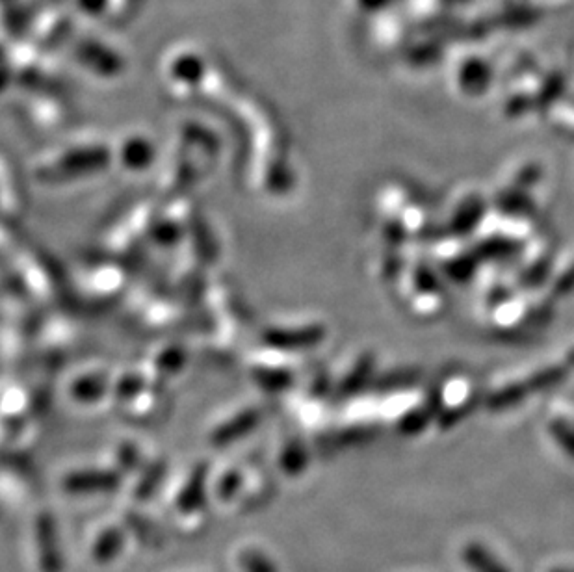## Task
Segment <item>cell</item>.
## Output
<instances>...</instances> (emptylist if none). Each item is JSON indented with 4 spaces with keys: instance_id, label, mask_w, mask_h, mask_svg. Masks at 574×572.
<instances>
[{
    "instance_id": "obj_1",
    "label": "cell",
    "mask_w": 574,
    "mask_h": 572,
    "mask_svg": "<svg viewBox=\"0 0 574 572\" xmlns=\"http://www.w3.org/2000/svg\"><path fill=\"white\" fill-rule=\"evenodd\" d=\"M439 409H441V396H439V394L428 396L426 402L420 403V407H417V409H411V411L400 420V424H398L400 433H404V435H417V433H420L422 429L430 424L431 420L435 418V415L439 413Z\"/></svg>"
},
{
    "instance_id": "obj_2",
    "label": "cell",
    "mask_w": 574,
    "mask_h": 572,
    "mask_svg": "<svg viewBox=\"0 0 574 572\" xmlns=\"http://www.w3.org/2000/svg\"><path fill=\"white\" fill-rule=\"evenodd\" d=\"M485 212V203L480 195H470L459 207L452 218V231L459 236H467L476 229V225L482 221Z\"/></svg>"
},
{
    "instance_id": "obj_3",
    "label": "cell",
    "mask_w": 574,
    "mask_h": 572,
    "mask_svg": "<svg viewBox=\"0 0 574 572\" xmlns=\"http://www.w3.org/2000/svg\"><path fill=\"white\" fill-rule=\"evenodd\" d=\"M463 561L470 572H509L508 567L482 543H469L465 546Z\"/></svg>"
},
{
    "instance_id": "obj_4",
    "label": "cell",
    "mask_w": 574,
    "mask_h": 572,
    "mask_svg": "<svg viewBox=\"0 0 574 572\" xmlns=\"http://www.w3.org/2000/svg\"><path fill=\"white\" fill-rule=\"evenodd\" d=\"M532 394L528 381L526 383H511L504 389L496 390L487 398V409L493 413H502L517 407L519 403L524 402Z\"/></svg>"
},
{
    "instance_id": "obj_5",
    "label": "cell",
    "mask_w": 574,
    "mask_h": 572,
    "mask_svg": "<svg viewBox=\"0 0 574 572\" xmlns=\"http://www.w3.org/2000/svg\"><path fill=\"white\" fill-rule=\"evenodd\" d=\"M519 242L509 240V238H502V236H495V238H487L483 240L480 246L474 249V253L483 259H509L513 255L519 253Z\"/></svg>"
},
{
    "instance_id": "obj_6",
    "label": "cell",
    "mask_w": 574,
    "mask_h": 572,
    "mask_svg": "<svg viewBox=\"0 0 574 572\" xmlns=\"http://www.w3.org/2000/svg\"><path fill=\"white\" fill-rule=\"evenodd\" d=\"M495 205L506 216H522L528 210H532V201L526 194V190H521L517 186H513V188H509L508 192L498 195Z\"/></svg>"
},
{
    "instance_id": "obj_7",
    "label": "cell",
    "mask_w": 574,
    "mask_h": 572,
    "mask_svg": "<svg viewBox=\"0 0 574 572\" xmlns=\"http://www.w3.org/2000/svg\"><path fill=\"white\" fill-rule=\"evenodd\" d=\"M480 257L476 253L461 255L457 259L446 262V275L456 283H467L472 275H476Z\"/></svg>"
},
{
    "instance_id": "obj_8",
    "label": "cell",
    "mask_w": 574,
    "mask_h": 572,
    "mask_svg": "<svg viewBox=\"0 0 574 572\" xmlns=\"http://www.w3.org/2000/svg\"><path fill=\"white\" fill-rule=\"evenodd\" d=\"M548 431L561 450L574 459V422L567 418H554L548 424Z\"/></svg>"
},
{
    "instance_id": "obj_9",
    "label": "cell",
    "mask_w": 574,
    "mask_h": 572,
    "mask_svg": "<svg viewBox=\"0 0 574 572\" xmlns=\"http://www.w3.org/2000/svg\"><path fill=\"white\" fill-rule=\"evenodd\" d=\"M565 377H567V372L563 366H550V368H543L541 372L534 374V377H530L528 385H530L532 394H535V392H543V390L560 385Z\"/></svg>"
},
{
    "instance_id": "obj_10",
    "label": "cell",
    "mask_w": 574,
    "mask_h": 572,
    "mask_svg": "<svg viewBox=\"0 0 574 572\" xmlns=\"http://www.w3.org/2000/svg\"><path fill=\"white\" fill-rule=\"evenodd\" d=\"M552 272V260L539 259L534 264H530L519 277V283L524 288H539L547 283L548 275Z\"/></svg>"
},
{
    "instance_id": "obj_11",
    "label": "cell",
    "mask_w": 574,
    "mask_h": 572,
    "mask_svg": "<svg viewBox=\"0 0 574 572\" xmlns=\"http://www.w3.org/2000/svg\"><path fill=\"white\" fill-rule=\"evenodd\" d=\"M418 381H420V374L417 370H396L389 376H385V379L379 383V387L385 390L409 389L417 385Z\"/></svg>"
},
{
    "instance_id": "obj_12",
    "label": "cell",
    "mask_w": 574,
    "mask_h": 572,
    "mask_svg": "<svg viewBox=\"0 0 574 572\" xmlns=\"http://www.w3.org/2000/svg\"><path fill=\"white\" fill-rule=\"evenodd\" d=\"M476 405H478V400H476V398H472V400L463 403V405H459V407H454V409L444 411L443 415H441V420H439L441 428H452V426L457 424L461 418H465V416L470 415V413H472V409H476Z\"/></svg>"
},
{
    "instance_id": "obj_13",
    "label": "cell",
    "mask_w": 574,
    "mask_h": 572,
    "mask_svg": "<svg viewBox=\"0 0 574 572\" xmlns=\"http://www.w3.org/2000/svg\"><path fill=\"white\" fill-rule=\"evenodd\" d=\"M372 368H374V359H372V357L361 359L357 370L353 372L352 377H350L348 383H346V390H348V392H355V390L359 389V387L365 383L366 379H368V376L372 374Z\"/></svg>"
},
{
    "instance_id": "obj_14",
    "label": "cell",
    "mask_w": 574,
    "mask_h": 572,
    "mask_svg": "<svg viewBox=\"0 0 574 572\" xmlns=\"http://www.w3.org/2000/svg\"><path fill=\"white\" fill-rule=\"evenodd\" d=\"M415 283H417L418 290L424 294H435L439 292V281L437 277L431 273V270L420 266L417 273H415Z\"/></svg>"
},
{
    "instance_id": "obj_15",
    "label": "cell",
    "mask_w": 574,
    "mask_h": 572,
    "mask_svg": "<svg viewBox=\"0 0 574 572\" xmlns=\"http://www.w3.org/2000/svg\"><path fill=\"white\" fill-rule=\"evenodd\" d=\"M541 179V168L539 166H526L515 179V186L521 190H530Z\"/></svg>"
},
{
    "instance_id": "obj_16",
    "label": "cell",
    "mask_w": 574,
    "mask_h": 572,
    "mask_svg": "<svg viewBox=\"0 0 574 572\" xmlns=\"http://www.w3.org/2000/svg\"><path fill=\"white\" fill-rule=\"evenodd\" d=\"M385 238L391 246H402L405 240V229L404 225L400 221H389L385 225Z\"/></svg>"
},
{
    "instance_id": "obj_17",
    "label": "cell",
    "mask_w": 574,
    "mask_h": 572,
    "mask_svg": "<svg viewBox=\"0 0 574 572\" xmlns=\"http://www.w3.org/2000/svg\"><path fill=\"white\" fill-rule=\"evenodd\" d=\"M574 292V264L567 270V272L561 275L560 279L556 281V285H554V294L556 296H569V294H573Z\"/></svg>"
},
{
    "instance_id": "obj_18",
    "label": "cell",
    "mask_w": 574,
    "mask_h": 572,
    "mask_svg": "<svg viewBox=\"0 0 574 572\" xmlns=\"http://www.w3.org/2000/svg\"><path fill=\"white\" fill-rule=\"evenodd\" d=\"M569 363L574 364V351H571V353H569Z\"/></svg>"
},
{
    "instance_id": "obj_19",
    "label": "cell",
    "mask_w": 574,
    "mask_h": 572,
    "mask_svg": "<svg viewBox=\"0 0 574 572\" xmlns=\"http://www.w3.org/2000/svg\"><path fill=\"white\" fill-rule=\"evenodd\" d=\"M554 572H574V569H563V571H554Z\"/></svg>"
}]
</instances>
